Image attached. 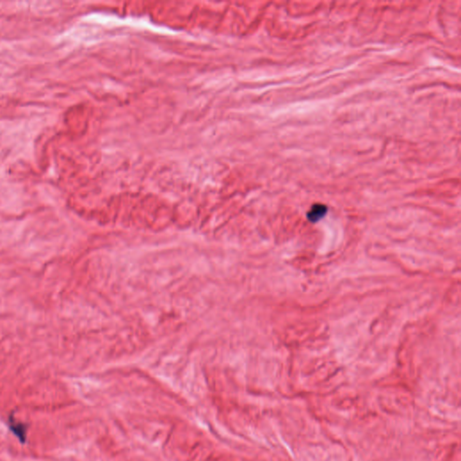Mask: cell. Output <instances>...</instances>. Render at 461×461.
<instances>
[{
  "mask_svg": "<svg viewBox=\"0 0 461 461\" xmlns=\"http://www.w3.org/2000/svg\"><path fill=\"white\" fill-rule=\"evenodd\" d=\"M9 426L10 431L19 439V441L22 443H25V440H26L27 426L22 423H17L12 416L9 417Z\"/></svg>",
  "mask_w": 461,
  "mask_h": 461,
  "instance_id": "6da1fadb",
  "label": "cell"
},
{
  "mask_svg": "<svg viewBox=\"0 0 461 461\" xmlns=\"http://www.w3.org/2000/svg\"><path fill=\"white\" fill-rule=\"evenodd\" d=\"M327 213V206L322 204H315L307 213V218L312 222L320 221Z\"/></svg>",
  "mask_w": 461,
  "mask_h": 461,
  "instance_id": "7a4b0ae2",
  "label": "cell"
}]
</instances>
